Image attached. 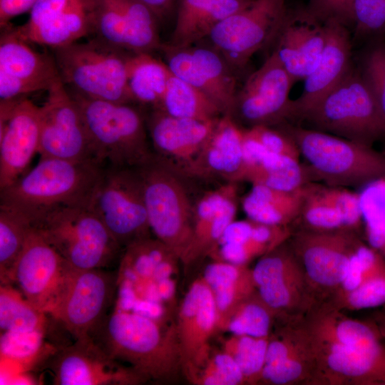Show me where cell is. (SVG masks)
I'll return each instance as SVG.
<instances>
[{"label": "cell", "mask_w": 385, "mask_h": 385, "mask_svg": "<svg viewBox=\"0 0 385 385\" xmlns=\"http://www.w3.org/2000/svg\"><path fill=\"white\" fill-rule=\"evenodd\" d=\"M252 270L257 291L277 321L302 318L319 303L289 239L261 256Z\"/></svg>", "instance_id": "obj_11"}, {"label": "cell", "mask_w": 385, "mask_h": 385, "mask_svg": "<svg viewBox=\"0 0 385 385\" xmlns=\"http://www.w3.org/2000/svg\"><path fill=\"white\" fill-rule=\"evenodd\" d=\"M277 322V314L256 290L234 309L228 319L226 330L232 334L268 337Z\"/></svg>", "instance_id": "obj_39"}, {"label": "cell", "mask_w": 385, "mask_h": 385, "mask_svg": "<svg viewBox=\"0 0 385 385\" xmlns=\"http://www.w3.org/2000/svg\"><path fill=\"white\" fill-rule=\"evenodd\" d=\"M372 321L375 323L378 330L384 339H385V311H379L374 314Z\"/></svg>", "instance_id": "obj_54"}, {"label": "cell", "mask_w": 385, "mask_h": 385, "mask_svg": "<svg viewBox=\"0 0 385 385\" xmlns=\"http://www.w3.org/2000/svg\"><path fill=\"white\" fill-rule=\"evenodd\" d=\"M383 310L385 311V306H384V309Z\"/></svg>", "instance_id": "obj_55"}, {"label": "cell", "mask_w": 385, "mask_h": 385, "mask_svg": "<svg viewBox=\"0 0 385 385\" xmlns=\"http://www.w3.org/2000/svg\"><path fill=\"white\" fill-rule=\"evenodd\" d=\"M366 235L369 245L385 260V212L366 221Z\"/></svg>", "instance_id": "obj_51"}, {"label": "cell", "mask_w": 385, "mask_h": 385, "mask_svg": "<svg viewBox=\"0 0 385 385\" xmlns=\"http://www.w3.org/2000/svg\"><path fill=\"white\" fill-rule=\"evenodd\" d=\"M94 162L41 158L38 163L0 190V208L31 222L60 206L88 205L103 171Z\"/></svg>", "instance_id": "obj_2"}, {"label": "cell", "mask_w": 385, "mask_h": 385, "mask_svg": "<svg viewBox=\"0 0 385 385\" xmlns=\"http://www.w3.org/2000/svg\"><path fill=\"white\" fill-rule=\"evenodd\" d=\"M52 51L67 89L91 98L134 103L128 87V63L133 53L95 36Z\"/></svg>", "instance_id": "obj_6"}, {"label": "cell", "mask_w": 385, "mask_h": 385, "mask_svg": "<svg viewBox=\"0 0 385 385\" xmlns=\"http://www.w3.org/2000/svg\"><path fill=\"white\" fill-rule=\"evenodd\" d=\"M176 325L182 371L185 376L209 354V340L216 332L215 302L203 277L195 279L189 287L178 309Z\"/></svg>", "instance_id": "obj_23"}, {"label": "cell", "mask_w": 385, "mask_h": 385, "mask_svg": "<svg viewBox=\"0 0 385 385\" xmlns=\"http://www.w3.org/2000/svg\"><path fill=\"white\" fill-rule=\"evenodd\" d=\"M276 126L293 139L315 182L347 188L385 180V155L371 146L287 122Z\"/></svg>", "instance_id": "obj_4"}, {"label": "cell", "mask_w": 385, "mask_h": 385, "mask_svg": "<svg viewBox=\"0 0 385 385\" xmlns=\"http://www.w3.org/2000/svg\"><path fill=\"white\" fill-rule=\"evenodd\" d=\"M93 35L131 53L160 50L158 18L140 0H90Z\"/></svg>", "instance_id": "obj_18"}, {"label": "cell", "mask_w": 385, "mask_h": 385, "mask_svg": "<svg viewBox=\"0 0 385 385\" xmlns=\"http://www.w3.org/2000/svg\"><path fill=\"white\" fill-rule=\"evenodd\" d=\"M324 190L342 215L346 228L356 232L363 218L360 195L349 190L346 188L329 186L325 184Z\"/></svg>", "instance_id": "obj_48"}, {"label": "cell", "mask_w": 385, "mask_h": 385, "mask_svg": "<svg viewBox=\"0 0 385 385\" xmlns=\"http://www.w3.org/2000/svg\"><path fill=\"white\" fill-rule=\"evenodd\" d=\"M287 14L285 0H253L220 22L206 38L234 71L240 69L274 40Z\"/></svg>", "instance_id": "obj_12"}, {"label": "cell", "mask_w": 385, "mask_h": 385, "mask_svg": "<svg viewBox=\"0 0 385 385\" xmlns=\"http://www.w3.org/2000/svg\"><path fill=\"white\" fill-rule=\"evenodd\" d=\"M39 140V106L27 98L0 101V190L24 175Z\"/></svg>", "instance_id": "obj_21"}, {"label": "cell", "mask_w": 385, "mask_h": 385, "mask_svg": "<svg viewBox=\"0 0 385 385\" xmlns=\"http://www.w3.org/2000/svg\"><path fill=\"white\" fill-rule=\"evenodd\" d=\"M242 180L252 185L294 191L315 182L308 166L293 158L268 152L256 165L247 168Z\"/></svg>", "instance_id": "obj_35"}, {"label": "cell", "mask_w": 385, "mask_h": 385, "mask_svg": "<svg viewBox=\"0 0 385 385\" xmlns=\"http://www.w3.org/2000/svg\"><path fill=\"white\" fill-rule=\"evenodd\" d=\"M67 90L79 107L100 164L136 168L150 158L145 116L134 103L91 98Z\"/></svg>", "instance_id": "obj_5"}, {"label": "cell", "mask_w": 385, "mask_h": 385, "mask_svg": "<svg viewBox=\"0 0 385 385\" xmlns=\"http://www.w3.org/2000/svg\"><path fill=\"white\" fill-rule=\"evenodd\" d=\"M359 71L385 115V42L376 43L366 53Z\"/></svg>", "instance_id": "obj_46"}, {"label": "cell", "mask_w": 385, "mask_h": 385, "mask_svg": "<svg viewBox=\"0 0 385 385\" xmlns=\"http://www.w3.org/2000/svg\"><path fill=\"white\" fill-rule=\"evenodd\" d=\"M31 227L78 270L103 269L123 249L88 205L53 208L35 218Z\"/></svg>", "instance_id": "obj_7"}, {"label": "cell", "mask_w": 385, "mask_h": 385, "mask_svg": "<svg viewBox=\"0 0 385 385\" xmlns=\"http://www.w3.org/2000/svg\"><path fill=\"white\" fill-rule=\"evenodd\" d=\"M242 136L243 128L230 115L220 116L189 175L234 183L242 180Z\"/></svg>", "instance_id": "obj_29"}, {"label": "cell", "mask_w": 385, "mask_h": 385, "mask_svg": "<svg viewBox=\"0 0 385 385\" xmlns=\"http://www.w3.org/2000/svg\"><path fill=\"white\" fill-rule=\"evenodd\" d=\"M269 339L270 337L232 334L223 342L222 350L237 363L245 384H260Z\"/></svg>", "instance_id": "obj_41"}, {"label": "cell", "mask_w": 385, "mask_h": 385, "mask_svg": "<svg viewBox=\"0 0 385 385\" xmlns=\"http://www.w3.org/2000/svg\"><path fill=\"white\" fill-rule=\"evenodd\" d=\"M31 225L23 217L0 208V274L1 284H9V277L18 259Z\"/></svg>", "instance_id": "obj_42"}, {"label": "cell", "mask_w": 385, "mask_h": 385, "mask_svg": "<svg viewBox=\"0 0 385 385\" xmlns=\"http://www.w3.org/2000/svg\"><path fill=\"white\" fill-rule=\"evenodd\" d=\"M308 385H385V344L382 340L356 348L317 352Z\"/></svg>", "instance_id": "obj_24"}, {"label": "cell", "mask_w": 385, "mask_h": 385, "mask_svg": "<svg viewBox=\"0 0 385 385\" xmlns=\"http://www.w3.org/2000/svg\"><path fill=\"white\" fill-rule=\"evenodd\" d=\"M303 187L283 191L261 185H252L242 200L248 219L270 225L289 226L298 220L303 200Z\"/></svg>", "instance_id": "obj_33"}, {"label": "cell", "mask_w": 385, "mask_h": 385, "mask_svg": "<svg viewBox=\"0 0 385 385\" xmlns=\"http://www.w3.org/2000/svg\"><path fill=\"white\" fill-rule=\"evenodd\" d=\"M218 118L202 121L151 109L145 121L154 153L178 174L189 175Z\"/></svg>", "instance_id": "obj_22"}, {"label": "cell", "mask_w": 385, "mask_h": 385, "mask_svg": "<svg viewBox=\"0 0 385 385\" xmlns=\"http://www.w3.org/2000/svg\"><path fill=\"white\" fill-rule=\"evenodd\" d=\"M327 41L312 72L304 78L302 94L291 100L287 120L299 119L334 88L353 68L351 44L346 26L326 22Z\"/></svg>", "instance_id": "obj_25"}, {"label": "cell", "mask_w": 385, "mask_h": 385, "mask_svg": "<svg viewBox=\"0 0 385 385\" xmlns=\"http://www.w3.org/2000/svg\"><path fill=\"white\" fill-rule=\"evenodd\" d=\"M117 272L114 308L168 319L180 257L158 238L145 237L124 248Z\"/></svg>", "instance_id": "obj_3"}, {"label": "cell", "mask_w": 385, "mask_h": 385, "mask_svg": "<svg viewBox=\"0 0 385 385\" xmlns=\"http://www.w3.org/2000/svg\"><path fill=\"white\" fill-rule=\"evenodd\" d=\"M150 230L180 261L192 238L193 207L180 175L154 153L136 167Z\"/></svg>", "instance_id": "obj_9"}, {"label": "cell", "mask_w": 385, "mask_h": 385, "mask_svg": "<svg viewBox=\"0 0 385 385\" xmlns=\"http://www.w3.org/2000/svg\"><path fill=\"white\" fill-rule=\"evenodd\" d=\"M91 339L143 382L173 381L183 374L176 322L114 308Z\"/></svg>", "instance_id": "obj_1"}, {"label": "cell", "mask_w": 385, "mask_h": 385, "mask_svg": "<svg viewBox=\"0 0 385 385\" xmlns=\"http://www.w3.org/2000/svg\"><path fill=\"white\" fill-rule=\"evenodd\" d=\"M89 207L122 248L150 236L143 183L136 168H103Z\"/></svg>", "instance_id": "obj_10"}, {"label": "cell", "mask_w": 385, "mask_h": 385, "mask_svg": "<svg viewBox=\"0 0 385 385\" xmlns=\"http://www.w3.org/2000/svg\"><path fill=\"white\" fill-rule=\"evenodd\" d=\"M192 384L198 385L245 384L244 376L235 360L226 352L210 354L202 363L185 376Z\"/></svg>", "instance_id": "obj_44"}, {"label": "cell", "mask_w": 385, "mask_h": 385, "mask_svg": "<svg viewBox=\"0 0 385 385\" xmlns=\"http://www.w3.org/2000/svg\"><path fill=\"white\" fill-rule=\"evenodd\" d=\"M160 51L170 72L207 96L228 115L237 92L234 70L212 46L175 48L163 43Z\"/></svg>", "instance_id": "obj_19"}, {"label": "cell", "mask_w": 385, "mask_h": 385, "mask_svg": "<svg viewBox=\"0 0 385 385\" xmlns=\"http://www.w3.org/2000/svg\"><path fill=\"white\" fill-rule=\"evenodd\" d=\"M11 284H1L0 328L1 332L48 334L55 320L41 312Z\"/></svg>", "instance_id": "obj_37"}, {"label": "cell", "mask_w": 385, "mask_h": 385, "mask_svg": "<svg viewBox=\"0 0 385 385\" xmlns=\"http://www.w3.org/2000/svg\"><path fill=\"white\" fill-rule=\"evenodd\" d=\"M326 23L311 16L305 9L287 11L274 38L273 52L295 82L304 78L316 66L327 41Z\"/></svg>", "instance_id": "obj_26"}, {"label": "cell", "mask_w": 385, "mask_h": 385, "mask_svg": "<svg viewBox=\"0 0 385 385\" xmlns=\"http://www.w3.org/2000/svg\"><path fill=\"white\" fill-rule=\"evenodd\" d=\"M202 277L214 297L217 310L216 331H225L234 309L257 290L252 270L247 265L215 260L206 266Z\"/></svg>", "instance_id": "obj_32"}, {"label": "cell", "mask_w": 385, "mask_h": 385, "mask_svg": "<svg viewBox=\"0 0 385 385\" xmlns=\"http://www.w3.org/2000/svg\"><path fill=\"white\" fill-rule=\"evenodd\" d=\"M75 269L31 228L9 277L22 295L41 312L53 314Z\"/></svg>", "instance_id": "obj_14"}, {"label": "cell", "mask_w": 385, "mask_h": 385, "mask_svg": "<svg viewBox=\"0 0 385 385\" xmlns=\"http://www.w3.org/2000/svg\"><path fill=\"white\" fill-rule=\"evenodd\" d=\"M237 213V189L234 182L204 193L193 207L192 238L181 261L190 265L209 255Z\"/></svg>", "instance_id": "obj_28"}, {"label": "cell", "mask_w": 385, "mask_h": 385, "mask_svg": "<svg viewBox=\"0 0 385 385\" xmlns=\"http://www.w3.org/2000/svg\"><path fill=\"white\" fill-rule=\"evenodd\" d=\"M38 0H0L1 30L10 25L11 20L30 11Z\"/></svg>", "instance_id": "obj_52"}, {"label": "cell", "mask_w": 385, "mask_h": 385, "mask_svg": "<svg viewBox=\"0 0 385 385\" xmlns=\"http://www.w3.org/2000/svg\"><path fill=\"white\" fill-rule=\"evenodd\" d=\"M117 273L103 269L75 270L51 316L74 339H91L115 303Z\"/></svg>", "instance_id": "obj_16"}, {"label": "cell", "mask_w": 385, "mask_h": 385, "mask_svg": "<svg viewBox=\"0 0 385 385\" xmlns=\"http://www.w3.org/2000/svg\"><path fill=\"white\" fill-rule=\"evenodd\" d=\"M299 120L313 129L368 146L385 140V115L360 71L353 68Z\"/></svg>", "instance_id": "obj_8"}, {"label": "cell", "mask_w": 385, "mask_h": 385, "mask_svg": "<svg viewBox=\"0 0 385 385\" xmlns=\"http://www.w3.org/2000/svg\"><path fill=\"white\" fill-rule=\"evenodd\" d=\"M253 0H178L175 28L167 43L186 48L206 38L222 20Z\"/></svg>", "instance_id": "obj_30"}, {"label": "cell", "mask_w": 385, "mask_h": 385, "mask_svg": "<svg viewBox=\"0 0 385 385\" xmlns=\"http://www.w3.org/2000/svg\"><path fill=\"white\" fill-rule=\"evenodd\" d=\"M303 322L315 354L334 348L365 346L384 339L372 320L351 318L324 302L314 306Z\"/></svg>", "instance_id": "obj_27"}, {"label": "cell", "mask_w": 385, "mask_h": 385, "mask_svg": "<svg viewBox=\"0 0 385 385\" xmlns=\"http://www.w3.org/2000/svg\"><path fill=\"white\" fill-rule=\"evenodd\" d=\"M47 333H14L1 332V357L23 364L31 366L37 363V359L49 358L61 347L46 343Z\"/></svg>", "instance_id": "obj_43"}, {"label": "cell", "mask_w": 385, "mask_h": 385, "mask_svg": "<svg viewBox=\"0 0 385 385\" xmlns=\"http://www.w3.org/2000/svg\"><path fill=\"white\" fill-rule=\"evenodd\" d=\"M294 79L272 53L237 91L228 115L248 128L287 121Z\"/></svg>", "instance_id": "obj_17"}, {"label": "cell", "mask_w": 385, "mask_h": 385, "mask_svg": "<svg viewBox=\"0 0 385 385\" xmlns=\"http://www.w3.org/2000/svg\"><path fill=\"white\" fill-rule=\"evenodd\" d=\"M47 92L46 101L39 106L38 153L41 158L100 164L79 107L61 78Z\"/></svg>", "instance_id": "obj_15"}, {"label": "cell", "mask_w": 385, "mask_h": 385, "mask_svg": "<svg viewBox=\"0 0 385 385\" xmlns=\"http://www.w3.org/2000/svg\"><path fill=\"white\" fill-rule=\"evenodd\" d=\"M323 302L340 310H361L385 306V272L351 292L332 296Z\"/></svg>", "instance_id": "obj_45"}, {"label": "cell", "mask_w": 385, "mask_h": 385, "mask_svg": "<svg viewBox=\"0 0 385 385\" xmlns=\"http://www.w3.org/2000/svg\"><path fill=\"white\" fill-rule=\"evenodd\" d=\"M11 26L1 29L0 71L48 91L60 76L53 55L33 49Z\"/></svg>", "instance_id": "obj_31"}, {"label": "cell", "mask_w": 385, "mask_h": 385, "mask_svg": "<svg viewBox=\"0 0 385 385\" xmlns=\"http://www.w3.org/2000/svg\"><path fill=\"white\" fill-rule=\"evenodd\" d=\"M58 385L135 384L143 382L128 366L106 353L92 339H76L49 358Z\"/></svg>", "instance_id": "obj_20"}, {"label": "cell", "mask_w": 385, "mask_h": 385, "mask_svg": "<svg viewBox=\"0 0 385 385\" xmlns=\"http://www.w3.org/2000/svg\"><path fill=\"white\" fill-rule=\"evenodd\" d=\"M302 228L317 231L347 230L340 212L326 195L324 185L311 182L303 187L299 218Z\"/></svg>", "instance_id": "obj_40"}, {"label": "cell", "mask_w": 385, "mask_h": 385, "mask_svg": "<svg viewBox=\"0 0 385 385\" xmlns=\"http://www.w3.org/2000/svg\"><path fill=\"white\" fill-rule=\"evenodd\" d=\"M289 242L319 303L339 289L351 258L363 242L353 230L305 228L293 231Z\"/></svg>", "instance_id": "obj_13"}, {"label": "cell", "mask_w": 385, "mask_h": 385, "mask_svg": "<svg viewBox=\"0 0 385 385\" xmlns=\"http://www.w3.org/2000/svg\"><path fill=\"white\" fill-rule=\"evenodd\" d=\"M147 6L158 19L165 16L171 9L175 0H140Z\"/></svg>", "instance_id": "obj_53"}, {"label": "cell", "mask_w": 385, "mask_h": 385, "mask_svg": "<svg viewBox=\"0 0 385 385\" xmlns=\"http://www.w3.org/2000/svg\"><path fill=\"white\" fill-rule=\"evenodd\" d=\"M158 109L171 116L202 121L214 120L222 115L207 96L172 73Z\"/></svg>", "instance_id": "obj_38"}, {"label": "cell", "mask_w": 385, "mask_h": 385, "mask_svg": "<svg viewBox=\"0 0 385 385\" xmlns=\"http://www.w3.org/2000/svg\"><path fill=\"white\" fill-rule=\"evenodd\" d=\"M292 230L289 226L270 225L254 221L251 235L240 244H217L209 255L214 260L247 265L287 241Z\"/></svg>", "instance_id": "obj_36"}, {"label": "cell", "mask_w": 385, "mask_h": 385, "mask_svg": "<svg viewBox=\"0 0 385 385\" xmlns=\"http://www.w3.org/2000/svg\"><path fill=\"white\" fill-rule=\"evenodd\" d=\"M353 12L357 37L385 34V0H354Z\"/></svg>", "instance_id": "obj_47"}, {"label": "cell", "mask_w": 385, "mask_h": 385, "mask_svg": "<svg viewBox=\"0 0 385 385\" xmlns=\"http://www.w3.org/2000/svg\"><path fill=\"white\" fill-rule=\"evenodd\" d=\"M248 128L268 152L299 160L301 155L296 143L279 127L256 125Z\"/></svg>", "instance_id": "obj_50"}, {"label": "cell", "mask_w": 385, "mask_h": 385, "mask_svg": "<svg viewBox=\"0 0 385 385\" xmlns=\"http://www.w3.org/2000/svg\"><path fill=\"white\" fill-rule=\"evenodd\" d=\"M170 71L148 53H133L128 63V87L133 103L160 108Z\"/></svg>", "instance_id": "obj_34"}, {"label": "cell", "mask_w": 385, "mask_h": 385, "mask_svg": "<svg viewBox=\"0 0 385 385\" xmlns=\"http://www.w3.org/2000/svg\"><path fill=\"white\" fill-rule=\"evenodd\" d=\"M354 0H309L305 11L317 20L337 21L345 26L354 24Z\"/></svg>", "instance_id": "obj_49"}]
</instances>
